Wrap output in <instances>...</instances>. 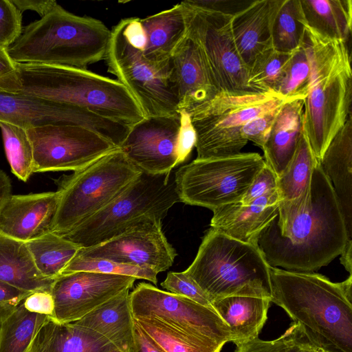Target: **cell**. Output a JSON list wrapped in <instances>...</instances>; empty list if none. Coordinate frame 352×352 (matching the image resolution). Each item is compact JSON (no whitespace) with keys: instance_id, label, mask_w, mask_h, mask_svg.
Listing matches in <instances>:
<instances>
[{"instance_id":"681fc988","label":"cell","mask_w":352,"mask_h":352,"mask_svg":"<svg viewBox=\"0 0 352 352\" xmlns=\"http://www.w3.org/2000/svg\"><path fill=\"white\" fill-rule=\"evenodd\" d=\"M196 6L233 15L249 5L251 1L230 0H188Z\"/></svg>"},{"instance_id":"4dcf8cb0","label":"cell","mask_w":352,"mask_h":352,"mask_svg":"<svg viewBox=\"0 0 352 352\" xmlns=\"http://www.w3.org/2000/svg\"><path fill=\"white\" fill-rule=\"evenodd\" d=\"M40 273L51 279L59 276L81 248L63 236L50 232L25 242Z\"/></svg>"},{"instance_id":"d6986e66","label":"cell","mask_w":352,"mask_h":352,"mask_svg":"<svg viewBox=\"0 0 352 352\" xmlns=\"http://www.w3.org/2000/svg\"><path fill=\"white\" fill-rule=\"evenodd\" d=\"M168 78L178 101V111L190 115L219 91L197 43L187 34L168 63Z\"/></svg>"},{"instance_id":"7bdbcfd3","label":"cell","mask_w":352,"mask_h":352,"mask_svg":"<svg viewBox=\"0 0 352 352\" xmlns=\"http://www.w3.org/2000/svg\"><path fill=\"white\" fill-rule=\"evenodd\" d=\"M281 105L264 111L247 122L242 128L243 138L263 148Z\"/></svg>"},{"instance_id":"83f0119b","label":"cell","mask_w":352,"mask_h":352,"mask_svg":"<svg viewBox=\"0 0 352 352\" xmlns=\"http://www.w3.org/2000/svg\"><path fill=\"white\" fill-rule=\"evenodd\" d=\"M129 294V290L120 293L74 322L100 334L122 352H131L133 318Z\"/></svg>"},{"instance_id":"d6a6232c","label":"cell","mask_w":352,"mask_h":352,"mask_svg":"<svg viewBox=\"0 0 352 352\" xmlns=\"http://www.w3.org/2000/svg\"><path fill=\"white\" fill-rule=\"evenodd\" d=\"M115 347L97 332L74 322L59 324L50 320V352H107Z\"/></svg>"},{"instance_id":"f6af8a7d","label":"cell","mask_w":352,"mask_h":352,"mask_svg":"<svg viewBox=\"0 0 352 352\" xmlns=\"http://www.w3.org/2000/svg\"><path fill=\"white\" fill-rule=\"evenodd\" d=\"M178 112L180 126L177 141V166L184 163L188 158L197 142L196 131L190 115L184 111Z\"/></svg>"},{"instance_id":"9c48e42d","label":"cell","mask_w":352,"mask_h":352,"mask_svg":"<svg viewBox=\"0 0 352 352\" xmlns=\"http://www.w3.org/2000/svg\"><path fill=\"white\" fill-rule=\"evenodd\" d=\"M285 99L270 93L219 94L191 114L195 129L197 159L232 156L248 143L242 128L258 114L283 104Z\"/></svg>"},{"instance_id":"60d3db41","label":"cell","mask_w":352,"mask_h":352,"mask_svg":"<svg viewBox=\"0 0 352 352\" xmlns=\"http://www.w3.org/2000/svg\"><path fill=\"white\" fill-rule=\"evenodd\" d=\"M161 286L170 293L184 296L200 305L212 308L211 301L206 293L185 272H168Z\"/></svg>"},{"instance_id":"f1b7e54d","label":"cell","mask_w":352,"mask_h":352,"mask_svg":"<svg viewBox=\"0 0 352 352\" xmlns=\"http://www.w3.org/2000/svg\"><path fill=\"white\" fill-rule=\"evenodd\" d=\"M55 279L36 268L25 242L0 233V280L17 289L34 292L51 291Z\"/></svg>"},{"instance_id":"2e32d148","label":"cell","mask_w":352,"mask_h":352,"mask_svg":"<svg viewBox=\"0 0 352 352\" xmlns=\"http://www.w3.org/2000/svg\"><path fill=\"white\" fill-rule=\"evenodd\" d=\"M77 255L138 266L158 274L172 266L177 252L164 234L162 221L148 218L104 243L80 248Z\"/></svg>"},{"instance_id":"bcb514c9","label":"cell","mask_w":352,"mask_h":352,"mask_svg":"<svg viewBox=\"0 0 352 352\" xmlns=\"http://www.w3.org/2000/svg\"><path fill=\"white\" fill-rule=\"evenodd\" d=\"M31 293L0 280V322L8 318Z\"/></svg>"},{"instance_id":"e0dca14e","label":"cell","mask_w":352,"mask_h":352,"mask_svg":"<svg viewBox=\"0 0 352 352\" xmlns=\"http://www.w3.org/2000/svg\"><path fill=\"white\" fill-rule=\"evenodd\" d=\"M137 278L95 272H75L55 278L52 288V319L59 324L80 320L107 300L130 290Z\"/></svg>"},{"instance_id":"e575fe53","label":"cell","mask_w":352,"mask_h":352,"mask_svg":"<svg viewBox=\"0 0 352 352\" xmlns=\"http://www.w3.org/2000/svg\"><path fill=\"white\" fill-rule=\"evenodd\" d=\"M311 69V45L305 30L302 44L292 52L276 94L287 101L304 100L309 91Z\"/></svg>"},{"instance_id":"5b68a950","label":"cell","mask_w":352,"mask_h":352,"mask_svg":"<svg viewBox=\"0 0 352 352\" xmlns=\"http://www.w3.org/2000/svg\"><path fill=\"white\" fill-rule=\"evenodd\" d=\"M110 37L101 21L75 15L57 4L25 26L8 52L14 63L86 69L104 60Z\"/></svg>"},{"instance_id":"f5cc1de1","label":"cell","mask_w":352,"mask_h":352,"mask_svg":"<svg viewBox=\"0 0 352 352\" xmlns=\"http://www.w3.org/2000/svg\"><path fill=\"white\" fill-rule=\"evenodd\" d=\"M50 320L41 329L32 342V352H50L49 351V336H50Z\"/></svg>"},{"instance_id":"f907efd6","label":"cell","mask_w":352,"mask_h":352,"mask_svg":"<svg viewBox=\"0 0 352 352\" xmlns=\"http://www.w3.org/2000/svg\"><path fill=\"white\" fill-rule=\"evenodd\" d=\"M131 352H165L133 319Z\"/></svg>"},{"instance_id":"4316f807","label":"cell","mask_w":352,"mask_h":352,"mask_svg":"<svg viewBox=\"0 0 352 352\" xmlns=\"http://www.w3.org/2000/svg\"><path fill=\"white\" fill-rule=\"evenodd\" d=\"M270 298L231 296L211 302L213 309L229 327L236 346L258 337L267 318Z\"/></svg>"},{"instance_id":"f35d334b","label":"cell","mask_w":352,"mask_h":352,"mask_svg":"<svg viewBox=\"0 0 352 352\" xmlns=\"http://www.w3.org/2000/svg\"><path fill=\"white\" fill-rule=\"evenodd\" d=\"M234 352H322L305 336L300 327L292 322L280 337L263 340L258 337L236 345Z\"/></svg>"},{"instance_id":"603a6c76","label":"cell","mask_w":352,"mask_h":352,"mask_svg":"<svg viewBox=\"0 0 352 352\" xmlns=\"http://www.w3.org/2000/svg\"><path fill=\"white\" fill-rule=\"evenodd\" d=\"M318 160L304 134L285 169L277 177L278 214L274 220L283 226L302 210L309 197L313 171Z\"/></svg>"},{"instance_id":"d4e9b609","label":"cell","mask_w":352,"mask_h":352,"mask_svg":"<svg viewBox=\"0 0 352 352\" xmlns=\"http://www.w3.org/2000/svg\"><path fill=\"white\" fill-rule=\"evenodd\" d=\"M146 44L143 56L152 65L164 69L186 35L187 27L182 3L141 19Z\"/></svg>"},{"instance_id":"9f6ffc18","label":"cell","mask_w":352,"mask_h":352,"mask_svg":"<svg viewBox=\"0 0 352 352\" xmlns=\"http://www.w3.org/2000/svg\"><path fill=\"white\" fill-rule=\"evenodd\" d=\"M352 241L351 239L349 240L340 254V262L345 267V269L351 274V261H352Z\"/></svg>"},{"instance_id":"ee69618b","label":"cell","mask_w":352,"mask_h":352,"mask_svg":"<svg viewBox=\"0 0 352 352\" xmlns=\"http://www.w3.org/2000/svg\"><path fill=\"white\" fill-rule=\"evenodd\" d=\"M277 175L266 164L256 174L241 203L247 206L258 198L277 192Z\"/></svg>"},{"instance_id":"836d02e7","label":"cell","mask_w":352,"mask_h":352,"mask_svg":"<svg viewBox=\"0 0 352 352\" xmlns=\"http://www.w3.org/2000/svg\"><path fill=\"white\" fill-rule=\"evenodd\" d=\"M165 352H220L223 344L177 330L155 318H133Z\"/></svg>"},{"instance_id":"484cf974","label":"cell","mask_w":352,"mask_h":352,"mask_svg":"<svg viewBox=\"0 0 352 352\" xmlns=\"http://www.w3.org/2000/svg\"><path fill=\"white\" fill-rule=\"evenodd\" d=\"M303 100L285 101L280 107L263 147L265 164L278 176L294 155L303 133Z\"/></svg>"},{"instance_id":"f546056e","label":"cell","mask_w":352,"mask_h":352,"mask_svg":"<svg viewBox=\"0 0 352 352\" xmlns=\"http://www.w3.org/2000/svg\"><path fill=\"white\" fill-rule=\"evenodd\" d=\"M304 23L320 36L347 43L352 27L351 0H299Z\"/></svg>"},{"instance_id":"c3c4849f","label":"cell","mask_w":352,"mask_h":352,"mask_svg":"<svg viewBox=\"0 0 352 352\" xmlns=\"http://www.w3.org/2000/svg\"><path fill=\"white\" fill-rule=\"evenodd\" d=\"M23 303L29 311L46 315L50 318L53 316L54 302L52 295L49 291L32 292L26 297Z\"/></svg>"},{"instance_id":"680465c9","label":"cell","mask_w":352,"mask_h":352,"mask_svg":"<svg viewBox=\"0 0 352 352\" xmlns=\"http://www.w3.org/2000/svg\"><path fill=\"white\" fill-rule=\"evenodd\" d=\"M31 346H32V344H31ZM27 352H32V351H31V346L30 347V349H28V351Z\"/></svg>"},{"instance_id":"8992f818","label":"cell","mask_w":352,"mask_h":352,"mask_svg":"<svg viewBox=\"0 0 352 352\" xmlns=\"http://www.w3.org/2000/svg\"><path fill=\"white\" fill-rule=\"evenodd\" d=\"M270 267L257 246L210 228L184 272L212 302L231 296L270 298Z\"/></svg>"},{"instance_id":"5bb4252c","label":"cell","mask_w":352,"mask_h":352,"mask_svg":"<svg viewBox=\"0 0 352 352\" xmlns=\"http://www.w3.org/2000/svg\"><path fill=\"white\" fill-rule=\"evenodd\" d=\"M0 122L24 129L50 125L89 129L118 148L130 126L100 116L88 109L25 94L0 91Z\"/></svg>"},{"instance_id":"30bf717a","label":"cell","mask_w":352,"mask_h":352,"mask_svg":"<svg viewBox=\"0 0 352 352\" xmlns=\"http://www.w3.org/2000/svg\"><path fill=\"white\" fill-rule=\"evenodd\" d=\"M265 162L256 153L195 159L175 173L181 202L212 210L240 202Z\"/></svg>"},{"instance_id":"8fae6325","label":"cell","mask_w":352,"mask_h":352,"mask_svg":"<svg viewBox=\"0 0 352 352\" xmlns=\"http://www.w3.org/2000/svg\"><path fill=\"white\" fill-rule=\"evenodd\" d=\"M187 34L197 43L219 94L258 93L248 84V67L236 49L231 30V14L181 2Z\"/></svg>"},{"instance_id":"6f0895ef","label":"cell","mask_w":352,"mask_h":352,"mask_svg":"<svg viewBox=\"0 0 352 352\" xmlns=\"http://www.w3.org/2000/svg\"><path fill=\"white\" fill-rule=\"evenodd\" d=\"M107 352H122V351L121 350L118 349L116 347H113L112 349H111Z\"/></svg>"},{"instance_id":"52a82bcc","label":"cell","mask_w":352,"mask_h":352,"mask_svg":"<svg viewBox=\"0 0 352 352\" xmlns=\"http://www.w3.org/2000/svg\"><path fill=\"white\" fill-rule=\"evenodd\" d=\"M175 171L151 174L144 171L114 200L63 236L87 248L104 243L148 218L162 220L181 202Z\"/></svg>"},{"instance_id":"d590c367","label":"cell","mask_w":352,"mask_h":352,"mask_svg":"<svg viewBox=\"0 0 352 352\" xmlns=\"http://www.w3.org/2000/svg\"><path fill=\"white\" fill-rule=\"evenodd\" d=\"M305 26L299 0H283L272 27V47L292 53L302 43Z\"/></svg>"},{"instance_id":"ffe728a7","label":"cell","mask_w":352,"mask_h":352,"mask_svg":"<svg viewBox=\"0 0 352 352\" xmlns=\"http://www.w3.org/2000/svg\"><path fill=\"white\" fill-rule=\"evenodd\" d=\"M59 199L58 190L10 195L0 208V233L28 242L52 232Z\"/></svg>"},{"instance_id":"7a4b0ae2","label":"cell","mask_w":352,"mask_h":352,"mask_svg":"<svg viewBox=\"0 0 352 352\" xmlns=\"http://www.w3.org/2000/svg\"><path fill=\"white\" fill-rule=\"evenodd\" d=\"M271 302L322 352H352V275L333 283L314 272L270 267Z\"/></svg>"},{"instance_id":"6da1fadb","label":"cell","mask_w":352,"mask_h":352,"mask_svg":"<svg viewBox=\"0 0 352 352\" xmlns=\"http://www.w3.org/2000/svg\"><path fill=\"white\" fill-rule=\"evenodd\" d=\"M274 219L261 233L257 244L272 267L312 272L340 255L351 239L319 161L312 173L305 208L283 226H277Z\"/></svg>"},{"instance_id":"277c9868","label":"cell","mask_w":352,"mask_h":352,"mask_svg":"<svg viewBox=\"0 0 352 352\" xmlns=\"http://www.w3.org/2000/svg\"><path fill=\"white\" fill-rule=\"evenodd\" d=\"M305 26L312 69L303 100V133L319 161L351 113V56L346 43L324 38Z\"/></svg>"},{"instance_id":"4fadbf2b","label":"cell","mask_w":352,"mask_h":352,"mask_svg":"<svg viewBox=\"0 0 352 352\" xmlns=\"http://www.w3.org/2000/svg\"><path fill=\"white\" fill-rule=\"evenodd\" d=\"M133 318H155L187 334L224 345L232 340L229 327L210 307L189 298L139 283L129 294Z\"/></svg>"},{"instance_id":"8d00e7d4","label":"cell","mask_w":352,"mask_h":352,"mask_svg":"<svg viewBox=\"0 0 352 352\" xmlns=\"http://www.w3.org/2000/svg\"><path fill=\"white\" fill-rule=\"evenodd\" d=\"M291 55L292 53L279 52L273 47L258 54L248 68L249 87L258 93L276 94Z\"/></svg>"},{"instance_id":"9a60e30c","label":"cell","mask_w":352,"mask_h":352,"mask_svg":"<svg viewBox=\"0 0 352 352\" xmlns=\"http://www.w3.org/2000/svg\"><path fill=\"white\" fill-rule=\"evenodd\" d=\"M33 148L34 173L81 170L118 149L87 128L50 125L26 130Z\"/></svg>"},{"instance_id":"b9f144b4","label":"cell","mask_w":352,"mask_h":352,"mask_svg":"<svg viewBox=\"0 0 352 352\" xmlns=\"http://www.w3.org/2000/svg\"><path fill=\"white\" fill-rule=\"evenodd\" d=\"M22 31V12L11 0H0V47L8 50Z\"/></svg>"},{"instance_id":"3957f363","label":"cell","mask_w":352,"mask_h":352,"mask_svg":"<svg viewBox=\"0 0 352 352\" xmlns=\"http://www.w3.org/2000/svg\"><path fill=\"white\" fill-rule=\"evenodd\" d=\"M15 67L0 78V91L77 106L129 126L144 118L133 95L118 80L64 65L15 63Z\"/></svg>"},{"instance_id":"816d5d0a","label":"cell","mask_w":352,"mask_h":352,"mask_svg":"<svg viewBox=\"0 0 352 352\" xmlns=\"http://www.w3.org/2000/svg\"><path fill=\"white\" fill-rule=\"evenodd\" d=\"M12 3L21 12L32 10L41 17L47 14L58 3L54 0H11Z\"/></svg>"},{"instance_id":"7dc6e473","label":"cell","mask_w":352,"mask_h":352,"mask_svg":"<svg viewBox=\"0 0 352 352\" xmlns=\"http://www.w3.org/2000/svg\"><path fill=\"white\" fill-rule=\"evenodd\" d=\"M119 23L128 43L133 47L144 52L146 44V36L141 19L126 18L122 19Z\"/></svg>"},{"instance_id":"74e56055","label":"cell","mask_w":352,"mask_h":352,"mask_svg":"<svg viewBox=\"0 0 352 352\" xmlns=\"http://www.w3.org/2000/svg\"><path fill=\"white\" fill-rule=\"evenodd\" d=\"M5 153L12 173L27 182L34 173V155L26 129L0 122Z\"/></svg>"},{"instance_id":"ba28073f","label":"cell","mask_w":352,"mask_h":352,"mask_svg":"<svg viewBox=\"0 0 352 352\" xmlns=\"http://www.w3.org/2000/svg\"><path fill=\"white\" fill-rule=\"evenodd\" d=\"M120 148L57 181L52 232L64 236L118 197L140 173Z\"/></svg>"},{"instance_id":"ac0fdd59","label":"cell","mask_w":352,"mask_h":352,"mask_svg":"<svg viewBox=\"0 0 352 352\" xmlns=\"http://www.w3.org/2000/svg\"><path fill=\"white\" fill-rule=\"evenodd\" d=\"M179 113L144 117L130 126L119 148L140 170L151 174L170 173L177 166Z\"/></svg>"},{"instance_id":"44dd1931","label":"cell","mask_w":352,"mask_h":352,"mask_svg":"<svg viewBox=\"0 0 352 352\" xmlns=\"http://www.w3.org/2000/svg\"><path fill=\"white\" fill-rule=\"evenodd\" d=\"M278 192L254 200L250 205L241 202L213 210L210 228L239 241L258 247L264 228L278 214Z\"/></svg>"},{"instance_id":"1f68e13d","label":"cell","mask_w":352,"mask_h":352,"mask_svg":"<svg viewBox=\"0 0 352 352\" xmlns=\"http://www.w3.org/2000/svg\"><path fill=\"white\" fill-rule=\"evenodd\" d=\"M23 302L0 322V352H27L36 334L50 318L29 311Z\"/></svg>"},{"instance_id":"db71d44e","label":"cell","mask_w":352,"mask_h":352,"mask_svg":"<svg viewBox=\"0 0 352 352\" xmlns=\"http://www.w3.org/2000/svg\"><path fill=\"white\" fill-rule=\"evenodd\" d=\"M15 63L11 59L8 50L0 47V78L15 70Z\"/></svg>"},{"instance_id":"cb8c5ba5","label":"cell","mask_w":352,"mask_h":352,"mask_svg":"<svg viewBox=\"0 0 352 352\" xmlns=\"http://www.w3.org/2000/svg\"><path fill=\"white\" fill-rule=\"evenodd\" d=\"M340 204L349 236H352V115L330 142L319 160Z\"/></svg>"},{"instance_id":"7c38bea8","label":"cell","mask_w":352,"mask_h":352,"mask_svg":"<svg viewBox=\"0 0 352 352\" xmlns=\"http://www.w3.org/2000/svg\"><path fill=\"white\" fill-rule=\"evenodd\" d=\"M104 60L108 72L128 89L144 117L178 113L179 101L169 82L168 65L158 69L148 62L143 52L126 40L120 23L111 30Z\"/></svg>"},{"instance_id":"7402d4cb","label":"cell","mask_w":352,"mask_h":352,"mask_svg":"<svg viewBox=\"0 0 352 352\" xmlns=\"http://www.w3.org/2000/svg\"><path fill=\"white\" fill-rule=\"evenodd\" d=\"M283 0L252 1L231 18L238 52L249 68L255 57L272 47V27Z\"/></svg>"},{"instance_id":"ab89813d","label":"cell","mask_w":352,"mask_h":352,"mask_svg":"<svg viewBox=\"0 0 352 352\" xmlns=\"http://www.w3.org/2000/svg\"><path fill=\"white\" fill-rule=\"evenodd\" d=\"M80 271L129 276L137 279L148 280L155 285L157 283V273L152 270L102 258H85L77 254L61 274Z\"/></svg>"},{"instance_id":"11a10c76","label":"cell","mask_w":352,"mask_h":352,"mask_svg":"<svg viewBox=\"0 0 352 352\" xmlns=\"http://www.w3.org/2000/svg\"><path fill=\"white\" fill-rule=\"evenodd\" d=\"M10 195H12L10 179L3 170L0 169V208Z\"/></svg>"}]
</instances>
